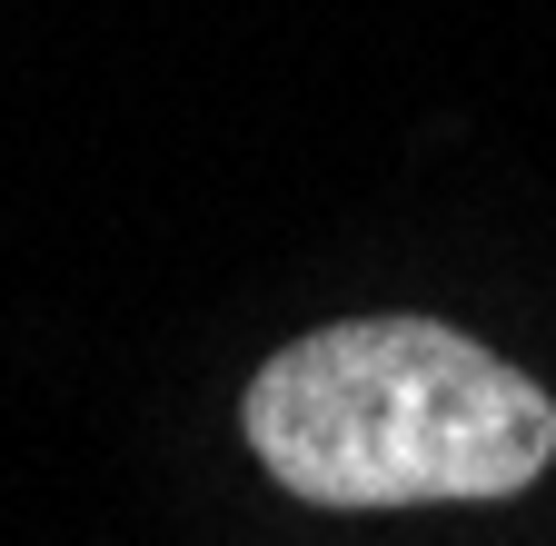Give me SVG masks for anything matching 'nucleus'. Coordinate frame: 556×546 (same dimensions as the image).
Segmentation results:
<instances>
[{"label": "nucleus", "mask_w": 556, "mask_h": 546, "mask_svg": "<svg viewBox=\"0 0 556 546\" xmlns=\"http://www.w3.org/2000/svg\"><path fill=\"white\" fill-rule=\"evenodd\" d=\"M239 428L278 487L338 517L486 507L556 467V397L438 318H338L289 338L249 378Z\"/></svg>", "instance_id": "obj_1"}]
</instances>
